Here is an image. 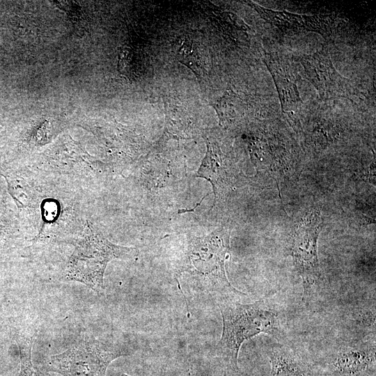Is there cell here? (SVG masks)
Returning <instances> with one entry per match:
<instances>
[{"label": "cell", "mask_w": 376, "mask_h": 376, "mask_svg": "<svg viewBox=\"0 0 376 376\" xmlns=\"http://www.w3.org/2000/svg\"><path fill=\"white\" fill-rule=\"evenodd\" d=\"M120 376H130V375H128L127 374H122Z\"/></svg>", "instance_id": "cell-17"}, {"label": "cell", "mask_w": 376, "mask_h": 376, "mask_svg": "<svg viewBox=\"0 0 376 376\" xmlns=\"http://www.w3.org/2000/svg\"><path fill=\"white\" fill-rule=\"evenodd\" d=\"M17 345L20 355V370L18 376H33L34 370L31 361L33 340L31 337L18 335Z\"/></svg>", "instance_id": "cell-14"}, {"label": "cell", "mask_w": 376, "mask_h": 376, "mask_svg": "<svg viewBox=\"0 0 376 376\" xmlns=\"http://www.w3.org/2000/svg\"><path fill=\"white\" fill-rule=\"evenodd\" d=\"M3 230L1 228H0V240L3 238Z\"/></svg>", "instance_id": "cell-16"}, {"label": "cell", "mask_w": 376, "mask_h": 376, "mask_svg": "<svg viewBox=\"0 0 376 376\" xmlns=\"http://www.w3.org/2000/svg\"><path fill=\"white\" fill-rule=\"evenodd\" d=\"M130 353L123 345L96 339L86 340L52 356L46 370L61 376H106L113 360Z\"/></svg>", "instance_id": "cell-4"}, {"label": "cell", "mask_w": 376, "mask_h": 376, "mask_svg": "<svg viewBox=\"0 0 376 376\" xmlns=\"http://www.w3.org/2000/svg\"><path fill=\"white\" fill-rule=\"evenodd\" d=\"M322 225L320 212L313 210L303 219L292 240L291 251L294 265L302 279L306 297L311 292L320 276L318 238Z\"/></svg>", "instance_id": "cell-5"}, {"label": "cell", "mask_w": 376, "mask_h": 376, "mask_svg": "<svg viewBox=\"0 0 376 376\" xmlns=\"http://www.w3.org/2000/svg\"><path fill=\"white\" fill-rule=\"evenodd\" d=\"M222 125L233 124L241 117L244 101L232 90H227L222 97L211 104Z\"/></svg>", "instance_id": "cell-11"}, {"label": "cell", "mask_w": 376, "mask_h": 376, "mask_svg": "<svg viewBox=\"0 0 376 376\" xmlns=\"http://www.w3.org/2000/svg\"><path fill=\"white\" fill-rule=\"evenodd\" d=\"M219 308L223 329L215 350L234 368H237L238 353L245 340L262 333L276 338L281 336L279 311L267 301L242 304L227 299L220 303Z\"/></svg>", "instance_id": "cell-2"}, {"label": "cell", "mask_w": 376, "mask_h": 376, "mask_svg": "<svg viewBox=\"0 0 376 376\" xmlns=\"http://www.w3.org/2000/svg\"><path fill=\"white\" fill-rule=\"evenodd\" d=\"M186 376H192V375H191L189 374V375H186Z\"/></svg>", "instance_id": "cell-18"}, {"label": "cell", "mask_w": 376, "mask_h": 376, "mask_svg": "<svg viewBox=\"0 0 376 376\" xmlns=\"http://www.w3.org/2000/svg\"><path fill=\"white\" fill-rule=\"evenodd\" d=\"M305 77L313 85L324 99L345 97L351 93L347 79L334 68L324 50L304 55L300 58Z\"/></svg>", "instance_id": "cell-6"}, {"label": "cell", "mask_w": 376, "mask_h": 376, "mask_svg": "<svg viewBox=\"0 0 376 376\" xmlns=\"http://www.w3.org/2000/svg\"><path fill=\"white\" fill-rule=\"evenodd\" d=\"M72 244L75 249L66 265L65 279L83 283L97 293L104 290V275L110 261L132 259L139 253L136 248L112 243L90 224Z\"/></svg>", "instance_id": "cell-3"}, {"label": "cell", "mask_w": 376, "mask_h": 376, "mask_svg": "<svg viewBox=\"0 0 376 376\" xmlns=\"http://www.w3.org/2000/svg\"><path fill=\"white\" fill-rule=\"evenodd\" d=\"M230 230L221 228L208 235L191 239L182 253L176 275L188 274L196 288L224 299L244 295L228 279L225 261L230 251Z\"/></svg>", "instance_id": "cell-1"}, {"label": "cell", "mask_w": 376, "mask_h": 376, "mask_svg": "<svg viewBox=\"0 0 376 376\" xmlns=\"http://www.w3.org/2000/svg\"><path fill=\"white\" fill-rule=\"evenodd\" d=\"M262 18L281 30L295 33L315 31L323 34L327 31L325 20L317 15L294 14L287 11H276L262 7L252 1H246Z\"/></svg>", "instance_id": "cell-8"}, {"label": "cell", "mask_w": 376, "mask_h": 376, "mask_svg": "<svg viewBox=\"0 0 376 376\" xmlns=\"http://www.w3.org/2000/svg\"><path fill=\"white\" fill-rule=\"evenodd\" d=\"M172 49L177 60L199 79L204 72V68L196 42L189 37L180 36L173 42Z\"/></svg>", "instance_id": "cell-10"}, {"label": "cell", "mask_w": 376, "mask_h": 376, "mask_svg": "<svg viewBox=\"0 0 376 376\" xmlns=\"http://www.w3.org/2000/svg\"><path fill=\"white\" fill-rule=\"evenodd\" d=\"M37 376H56V375L38 372L37 373Z\"/></svg>", "instance_id": "cell-15"}, {"label": "cell", "mask_w": 376, "mask_h": 376, "mask_svg": "<svg viewBox=\"0 0 376 376\" xmlns=\"http://www.w3.org/2000/svg\"><path fill=\"white\" fill-rule=\"evenodd\" d=\"M373 358L374 353L366 349H345L338 353L334 365L339 373L351 375L366 370Z\"/></svg>", "instance_id": "cell-9"}, {"label": "cell", "mask_w": 376, "mask_h": 376, "mask_svg": "<svg viewBox=\"0 0 376 376\" xmlns=\"http://www.w3.org/2000/svg\"><path fill=\"white\" fill-rule=\"evenodd\" d=\"M166 130L171 136L178 137L189 136L191 132L189 131L190 120L187 113L177 107H171L167 109L166 116Z\"/></svg>", "instance_id": "cell-13"}, {"label": "cell", "mask_w": 376, "mask_h": 376, "mask_svg": "<svg viewBox=\"0 0 376 376\" xmlns=\"http://www.w3.org/2000/svg\"><path fill=\"white\" fill-rule=\"evenodd\" d=\"M269 357L272 376H305L295 358L284 348L274 349Z\"/></svg>", "instance_id": "cell-12"}, {"label": "cell", "mask_w": 376, "mask_h": 376, "mask_svg": "<svg viewBox=\"0 0 376 376\" xmlns=\"http://www.w3.org/2000/svg\"><path fill=\"white\" fill-rule=\"evenodd\" d=\"M265 63L275 84L282 111H294L301 107L302 101L297 87L301 77L292 64L272 56H267Z\"/></svg>", "instance_id": "cell-7"}]
</instances>
